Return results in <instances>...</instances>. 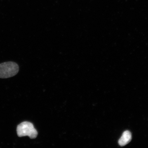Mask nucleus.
I'll use <instances>...</instances> for the list:
<instances>
[{"label":"nucleus","instance_id":"1","mask_svg":"<svg viewBox=\"0 0 148 148\" xmlns=\"http://www.w3.org/2000/svg\"><path fill=\"white\" fill-rule=\"evenodd\" d=\"M19 71L16 63L9 62L0 64V78L5 79L14 76Z\"/></svg>","mask_w":148,"mask_h":148},{"label":"nucleus","instance_id":"3","mask_svg":"<svg viewBox=\"0 0 148 148\" xmlns=\"http://www.w3.org/2000/svg\"><path fill=\"white\" fill-rule=\"evenodd\" d=\"M132 139V134L130 131H125L123 133L118 141V143L121 147H123L128 144Z\"/></svg>","mask_w":148,"mask_h":148},{"label":"nucleus","instance_id":"2","mask_svg":"<svg viewBox=\"0 0 148 148\" xmlns=\"http://www.w3.org/2000/svg\"><path fill=\"white\" fill-rule=\"evenodd\" d=\"M16 131L19 137L27 136L31 139H34L38 135V132L33 124L27 121L23 122L18 125Z\"/></svg>","mask_w":148,"mask_h":148}]
</instances>
